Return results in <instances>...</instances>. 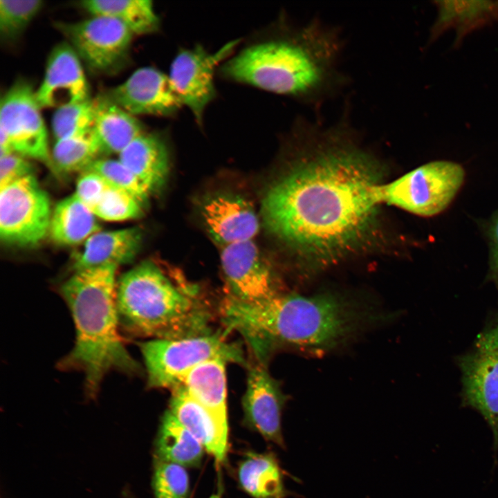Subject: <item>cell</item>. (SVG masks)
I'll return each instance as SVG.
<instances>
[{
  "instance_id": "9a60e30c",
  "label": "cell",
  "mask_w": 498,
  "mask_h": 498,
  "mask_svg": "<svg viewBox=\"0 0 498 498\" xmlns=\"http://www.w3.org/2000/svg\"><path fill=\"white\" fill-rule=\"evenodd\" d=\"M107 95L129 113L169 116L182 106L169 75L153 67H142Z\"/></svg>"
},
{
  "instance_id": "ffe728a7",
  "label": "cell",
  "mask_w": 498,
  "mask_h": 498,
  "mask_svg": "<svg viewBox=\"0 0 498 498\" xmlns=\"http://www.w3.org/2000/svg\"><path fill=\"white\" fill-rule=\"evenodd\" d=\"M118 155V160L151 194L165 183L169 170V153L165 142L158 135L144 132Z\"/></svg>"
},
{
  "instance_id": "9c48e42d",
  "label": "cell",
  "mask_w": 498,
  "mask_h": 498,
  "mask_svg": "<svg viewBox=\"0 0 498 498\" xmlns=\"http://www.w3.org/2000/svg\"><path fill=\"white\" fill-rule=\"evenodd\" d=\"M51 216L49 198L33 175L1 188L0 237L4 243L39 244L49 232Z\"/></svg>"
},
{
  "instance_id": "52a82bcc",
  "label": "cell",
  "mask_w": 498,
  "mask_h": 498,
  "mask_svg": "<svg viewBox=\"0 0 498 498\" xmlns=\"http://www.w3.org/2000/svg\"><path fill=\"white\" fill-rule=\"evenodd\" d=\"M465 178L463 167L452 161L423 165L376 189L380 203H385L423 216L443 211L452 201Z\"/></svg>"
},
{
  "instance_id": "8fae6325",
  "label": "cell",
  "mask_w": 498,
  "mask_h": 498,
  "mask_svg": "<svg viewBox=\"0 0 498 498\" xmlns=\"http://www.w3.org/2000/svg\"><path fill=\"white\" fill-rule=\"evenodd\" d=\"M40 109L32 85L17 80L1 98L0 131L8 137L13 152L53 169Z\"/></svg>"
},
{
  "instance_id": "cb8c5ba5",
  "label": "cell",
  "mask_w": 498,
  "mask_h": 498,
  "mask_svg": "<svg viewBox=\"0 0 498 498\" xmlns=\"http://www.w3.org/2000/svg\"><path fill=\"white\" fill-rule=\"evenodd\" d=\"M95 214L76 196L59 201L52 214L49 233L57 243L76 245L99 232Z\"/></svg>"
},
{
  "instance_id": "7402d4cb",
  "label": "cell",
  "mask_w": 498,
  "mask_h": 498,
  "mask_svg": "<svg viewBox=\"0 0 498 498\" xmlns=\"http://www.w3.org/2000/svg\"><path fill=\"white\" fill-rule=\"evenodd\" d=\"M437 17L432 26L429 43H432L445 31L453 28L456 37L454 47L472 30L498 19V1H437Z\"/></svg>"
},
{
  "instance_id": "3957f363",
  "label": "cell",
  "mask_w": 498,
  "mask_h": 498,
  "mask_svg": "<svg viewBox=\"0 0 498 498\" xmlns=\"http://www.w3.org/2000/svg\"><path fill=\"white\" fill-rule=\"evenodd\" d=\"M338 34L315 20L288 35L254 44L228 60L223 74L274 93L316 102L342 77Z\"/></svg>"
},
{
  "instance_id": "603a6c76",
  "label": "cell",
  "mask_w": 498,
  "mask_h": 498,
  "mask_svg": "<svg viewBox=\"0 0 498 498\" xmlns=\"http://www.w3.org/2000/svg\"><path fill=\"white\" fill-rule=\"evenodd\" d=\"M226 363L221 359L203 362L185 374L177 385L225 423H228Z\"/></svg>"
},
{
  "instance_id": "5b68a950",
  "label": "cell",
  "mask_w": 498,
  "mask_h": 498,
  "mask_svg": "<svg viewBox=\"0 0 498 498\" xmlns=\"http://www.w3.org/2000/svg\"><path fill=\"white\" fill-rule=\"evenodd\" d=\"M120 333L129 338L179 339L212 333L215 311L194 286L171 279L145 261L117 282Z\"/></svg>"
},
{
  "instance_id": "ba28073f",
  "label": "cell",
  "mask_w": 498,
  "mask_h": 498,
  "mask_svg": "<svg viewBox=\"0 0 498 498\" xmlns=\"http://www.w3.org/2000/svg\"><path fill=\"white\" fill-rule=\"evenodd\" d=\"M457 361L462 374V403L484 418L493 434V448L498 450V317Z\"/></svg>"
},
{
  "instance_id": "d590c367",
  "label": "cell",
  "mask_w": 498,
  "mask_h": 498,
  "mask_svg": "<svg viewBox=\"0 0 498 498\" xmlns=\"http://www.w3.org/2000/svg\"><path fill=\"white\" fill-rule=\"evenodd\" d=\"M487 232L490 246L487 279L492 282L498 290V210L491 217Z\"/></svg>"
},
{
  "instance_id": "30bf717a",
  "label": "cell",
  "mask_w": 498,
  "mask_h": 498,
  "mask_svg": "<svg viewBox=\"0 0 498 498\" xmlns=\"http://www.w3.org/2000/svg\"><path fill=\"white\" fill-rule=\"evenodd\" d=\"M55 26L93 72H116L127 59L133 34L116 19L92 15L76 22H56Z\"/></svg>"
},
{
  "instance_id": "8d00e7d4",
  "label": "cell",
  "mask_w": 498,
  "mask_h": 498,
  "mask_svg": "<svg viewBox=\"0 0 498 498\" xmlns=\"http://www.w3.org/2000/svg\"><path fill=\"white\" fill-rule=\"evenodd\" d=\"M211 498H219V497H218L217 496H215V497H211Z\"/></svg>"
},
{
  "instance_id": "1f68e13d",
  "label": "cell",
  "mask_w": 498,
  "mask_h": 498,
  "mask_svg": "<svg viewBox=\"0 0 498 498\" xmlns=\"http://www.w3.org/2000/svg\"><path fill=\"white\" fill-rule=\"evenodd\" d=\"M42 0H0V35L2 39L17 38L43 6Z\"/></svg>"
},
{
  "instance_id": "44dd1931",
  "label": "cell",
  "mask_w": 498,
  "mask_h": 498,
  "mask_svg": "<svg viewBox=\"0 0 498 498\" xmlns=\"http://www.w3.org/2000/svg\"><path fill=\"white\" fill-rule=\"evenodd\" d=\"M93 131L102 154H120L134 139L144 133L138 118L123 109L107 94L93 98Z\"/></svg>"
},
{
  "instance_id": "836d02e7",
  "label": "cell",
  "mask_w": 498,
  "mask_h": 498,
  "mask_svg": "<svg viewBox=\"0 0 498 498\" xmlns=\"http://www.w3.org/2000/svg\"><path fill=\"white\" fill-rule=\"evenodd\" d=\"M27 158L15 152L1 156L0 189L24 177L33 175V167Z\"/></svg>"
},
{
  "instance_id": "e0dca14e",
  "label": "cell",
  "mask_w": 498,
  "mask_h": 498,
  "mask_svg": "<svg viewBox=\"0 0 498 498\" xmlns=\"http://www.w3.org/2000/svg\"><path fill=\"white\" fill-rule=\"evenodd\" d=\"M201 214L210 235L223 247L252 241L259 231L253 207L239 196H212L204 201Z\"/></svg>"
},
{
  "instance_id": "d6a6232c",
  "label": "cell",
  "mask_w": 498,
  "mask_h": 498,
  "mask_svg": "<svg viewBox=\"0 0 498 498\" xmlns=\"http://www.w3.org/2000/svg\"><path fill=\"white\" fill-rule=\"evenodd\" d=\"M153 483L156 498H187L189 477L182 465L156 459Z\"/></svg>"
},
{
  "instance_id": "4fadbf2b",
  "label": "cell",
  "mask_w": 498,
  "mask_h": 498,
  "mask_svg": "<svg viewBox=\"0 0 498 498\" xmlns=\"http://www.w3.org/2000/svg\"><path fill=\"white\" fill-rule=\"evenodd\" d=\"M221 262L228 286L226 295L257 303L282 293L277 277L252 241L223 248Z\"/></svg>"
},
{
  "instance_id": "d6986e66",
  "label": "cell",
  "mask_w": 498,
  "mask_h": 498,
  "mask_svg": "<svg viewBox=\"0 0 498 498\" xmlns=\"http://www.w3.org/2000/svg\"><path fill=\"white\" fill-rule=\"evenodd\" d=\"M142 234L139 228L98 232L84 243L73 264L75 271L106 265L129 264L137 255Z\"/></svg>"
},
{
  "instance_id": "f1b7e54d",
  "label": "cell",
  "mask_w": 498,
  "mask_h": 498,
  "mask_svg": "<svg viewBox=\"0 0 498 498\" xmlns=\"http://www.w3.org/2000/svg\"><path fill=\"white\" fill-rule=\"evenodd\" d=\"M93 99L56 109L52 118L55 141L85 132L93 128Z\"/></svg>"
},
{
  "instance_id": "6da1fadb",
  "label": "cell",
  "mask_w": 498,
  "mask_h": 498,
  "mask_svg": "<svg viewBox=\"0 0 498 498\" xmlns=\"http://www.w3.org/2000/svg\"><path fill=\"white\" fill-rule=\"evenodd\" d=\"M297 126L302 156L267 191L262 218L273 234L304 255L333 257L370 232L380 203L379 168L353 145L342 122L327 129L305 121Z\"/></svg>"
},
{
  "instance_id": "ac0fdd59",
  "label": "cell",
  "mask_w": 498,
  "mask_h": 498,
  "mask_svg": "<svg viewBox=\"0 0 498 498\" xmlns=\"http://www.w3.org/2000/svg\"><path fill=\"white\" fill-rule=\"evenodd\" d=\"M172 390L167 409L219 461L225 460L228 450V423L190 396L181 386Z\"/></svg>"
},
{
  "instance_id": "2e32d148",
  "label": "cell",
  "mask_w": 498,
  "mask_h": 498,
  "mask_svg": "<svg viewBox=\"0 0 498 498\" xmlns=\"http://www.w3.org/2000/svg\"><path fill=\"white\" fill-rule=\"evenodd\" d=\"M35 95L41 109H58L91 98L81 59L68 42L51 50Z\"/></svg>"
},
{
  "instance_id": "484cf974",
  "label": "cell",
  "mask_w": 498,
  "mask_h": 498,
  "mask_svg": "<svg viewBox=\"0 0 498 498\" xmlns=\"http://www.w3.org/2000/svg\"><path fill=\"white\" fill-rule=\"evenodd\" d=\"M80 6L92 15L120 21L133 35L149 34L159 28V18L149 0H86Z\"/></svg>"
},
{
  "instance_id": "277c9868",
  "label": "cell",
  "mask_w": 498,
  "mask_h": 498,
  "mask_svg": "<svg viewBox=\"0 0 498 498\" xmlns=\"http://www.w3.org/2000/svg\"><path fill=\"white\" fill-rule=\"evenodd\" d=\"M118 266L106 265L75 271L59 288L75 326L71 351L57 364L64 371L84 376L89 398L100 392L104 376L117 371L139 376L142 369L122 342L116 306Z\"/></svg>"
},
{
  "instance_id": "4316f807",
  "label": "cell",
  "mask_w": 498,
  "mask_h": 498,
  "mask_svg": "<svg viewBox=\"0 0 498 498\" xmlns=\"http://www.w3.org/2000/svg\"><path fill=\"white\" fill-rule=\"evenodd\" d=\"M238 478L243 489L254 498H280L282 474L270 453H249L239 466Z\"/></svg>"
},
{
  "instance_id": "d4e9b609",
  "label": "cell",
  "mask_w": 498,
  "mask_h": 498,
  "mask_svg": "<svg viewBox=\"0 0 498 498\" xmlns=\"http://www.w3.org/2000/svg\"><path fill=\"white\" fill-rule=\"evenodd\" d=\"M203 451L199 441L167 410L156 440V459L195 467L200 464Z\"/></svg>"
},
{
  "instance_id": "7c38bea8",
  "label": "cell",
  "mask_w": 498,
  "mask_h": 498,
  "mask_svg": "<svg viewBox=\"0 0 498 498\" xmlns=\"http://www.w3.org/2000/svg\"><path fill=\"white\" fill-rule=\"evenodd\" d=\"M238 40L228 42L210 53L201 45L183 49L174 59L169 77L182 105L186 106L199 123L207 106L214 98L216 67L231 54Z\"/></svg>"
},
{
  "instance_id": "7a4b0ae2",
  "label": "cell",
  "mask_w": 498,
  "mask_h": 498,
  "mask_svg": "<svg viewBox=\"0 0 498 498\" xmlns=\"http://www.w3.org/2000/svg\"><path fill=\"white\" fill-rule=\"evenodd\" d=\"M219 314L226 331L239 333L251 356L264 362L282 346L315 354L327 352L384 316L371 304L345 296L284 292L257 303L225 295L219 305Z\"/></svg>"
},
{
  "instance_id": "8992f818",
  "label": "cell",
  "mask_w": 498,
  "mask_h": 498,
  "mask_svg": "<svg viewBox=\"0 0 498 498\" xmlns=\"http://www.w3.org/2000/svg\"><path fill=\"white\" fill-rule=\"evenodd\" d=\"M147 376L148 388L177 386L183 376L199 364L221 359L246 367L243 351L221 333L179 339H152L138 342Z\"/></svg>"
},
{
  "instance_id": "83f0119b",
  "label": "cell",
  "mask_w": 498,
  "mask_h": 498,
  "mask_svg": "<svg viewBox=\"0 0 498 498\" xmlns=\"http://www.w3.org/2000/svg\"><path fill=\"white\" fill-rule=\"evenodd\" d=\"M100 154V147L92 128L55 141L51 159L56 171L82 173Z\"/></svg>"
},
{
  "instance_id": "f546056e",
  "label": "cell",
  "mask_w": 498,
  "mask_h": 498,
  "mask_svg": "<svg viewBox=\"0 0 498 498\" xmlns=\"http://www.w3.org/2000/svg\"><path fill=\"white\" fill-rule=\"evenodd\" d=\"M84 172L101 176L109 184L129 193L144 205L151 194L146 186L119 160L99 158Z\"/></svg>"
},
{
  "instance_id": "e575fe53",
  "label": "cell",
  "mask_w": 498,
  "mask_h": 498,
  "mask_svg": "<svg viewBox=\"0 0 498 498\" xmlns=\"http://www.w3.org/2000/svg\"><path fill=\"white\" fill-rule=\"evenodd\" d=\"M108 185L109 183L101 176L84 172L77 180L75 194L92 211Z\"/></svg>"
},
{
  "instance_id": "4dcf8cb0",
  "label": "cell",
  "mask_w": 498,
  "mask_h": 498,
  "mask_svg": "<svg viewBox=\"0 0 498 498\" xmlns=\"http://www.w3.org/2000/svg\"><path fill=\"white\" fill-rule=\"evenodd\" d=\"M144 206L129 193L109 183L92 212L102 219L119 221L138 218Z\"/></svg>"
},
{
  "instance_id": "5bb4252c",
  "label": "cell",
  "mask_w": 498,
  "mask_h": 498,
  "mask_svg": "<svg viewBox=\"0 0 498 498\" xmlns=\"http://www.w3.org/2000/svg\"><path fill=\"white\" fill-rule=\"evenodd\" d=\"M266 363L251 356L242 400L244 420L265 439L284 448L282 414L286 397L268 372Z\"/></svg>"
}]
</instances>
